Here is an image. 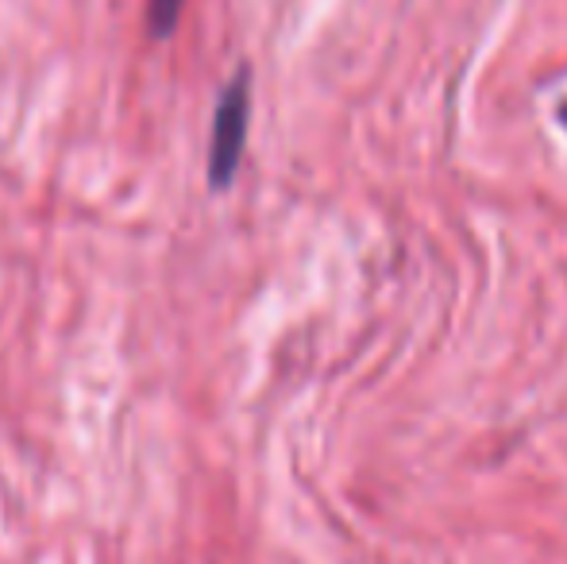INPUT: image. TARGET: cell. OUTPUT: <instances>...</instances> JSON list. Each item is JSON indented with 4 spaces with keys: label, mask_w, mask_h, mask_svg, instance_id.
I'll return each mask as SVG.
<instances>
[{
    "label": "cell",
    "mask_w": 567,
    "mask_h": 564,
    "mask_svg": "<svg viewBox=\"0 0 567 564\" xmlns=\"http://www.w3.org/2000/svg\"><path fill=\"white\" fill-rule=\"evenodd\" d=\"M247 124H251V70L239 66L236 78L225 85L213 116L209 143V182L213 189H225L239 171V158L247 147Z\"/></svg>",
    "instance_id": "6da1fadb"
},
{
    "label": "cell",
    "mask_w": 567,
    "mask_h": 564,
    "mask_svg": "<svg viewBox=\"0 0 567 564\" xmlns=\"http://www.w3.org/2000/svg\"><path fill=\"white\" fill-rule=\"evenodd\" d=\"M182 8L186 0H147V28L155 39H166L182 20Z\"/></svg>",
    "instance_id": "7a4b0ae2"
},
{
    "label": "cell",
    "mask_w": 567,
    "mask_h": 564,
    "mask_svg": "<svg viewBox=\"0 0 567 564\" xmlns=\"http://www.w3.org/2000/svg\"><path fill=\"white\" fill-rule=\"evenodd\" d=\"M556 116H560V124H564V129H567V101H564L560 109H556Z\"/></svg>",
    "instance_id": "3957f363"
}]
</instances>
